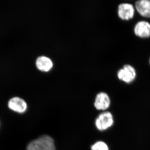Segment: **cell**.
Here are the masks:
<instances>
[{
    "instance_id": "4",
    "label": "cell",
    "mask_w": 150,
    "mask_h": 150,
    "mask_svg": "<svg viewBox=\"0 0 150 150\" xmlns=\"http://www.w3.org/2000/svg\"><path fill=\"white\" fill-rule=\"evenodd\" d=\"M8 106L10 110L20 114L26 112L28 108L26 101L18 96L12 97L8 100Z\"/></svg>"
},
{
    "instance_id": "5",
    "label": "cell",
    "mask_w": 150,
    "mask_h": 150,
    "mask_svg": "<svg viewBox=\"0 0 150 150\" xmlns=\"http://www.w3.org/2000/svg\"><path fill=\"white\" fill-rule=\"evenodd\" d=\"M134 34L141 38L150 37V23L146 21H141L135 24L134 28Z\"/></svg>"
},
{
    "instance_id": "6",
    "label": "cell",
    "mask_w": 150,
    "mask_h": 150,
    "mask_svg": "<svg viewBox=\"0 0 150 150\" xmlns=\"http://www.w3.org/2000/svg\"><path fill=\"white\" fill-rule=\"evenodd\" d=\"M110 97L106 93L103 92L97 95L94 105L97 110H105L110 107Z\"/></svg>"
},
{
    "instance_id": "1",
    "label": "cell",
    "mask_w": 150,
    "mask_h": 150,
    "mask_svg": "<svg viewBox=\"0 0 150 150\" xmlns=\"http://www.w3.org/2000/svg\"><path fill=\"white\" fill-rule=\"evenodd\" d=\"M113 123L114 118L113 115L109 111H105L100 113L95 121L96 129L101 131L110 129L113 126Z\"/></svg>"
},
{
    "instance_id": "10",
    "label": "cell",
    "mask_w": 150,
    "mask_h": 150,
    "mask_svg": "<svg viewBox=\"0 0 150 150\" xmlns=\"http://www.w3.org/2000/svg\"><path fill=\"white\" fill-rule=\"evenodd\" d=\"M91 150H109V148L105 142L98 141L91 146Z\"/></svg>"
},
{
    "instance_id": "11",
    "label": "cell",
    "mask_w": 150,
    "mask_h": 150,
    "mask_svg": "<svg viewBox=\"0 0 150 150\" xmlns=\"http://www.w3.org/2000/svg\"><path fill=\"white\" fill-rule=\"evenodd\" d=\"M27 150H40L36 139L30 142L27 145Z\"/></svg>"
},
{
    "instance_id": "2",
    "label": "cell",
    "mask_w": 150,
    "mask_h": 150,
    "mask_svg": "<svg viewBox=\"0 0 150 150\" xmlns=\"http://www.w3.org/2000/svg\"><path fill=\"white\" fill-rule=\"evenodd\" d=\"M117 77L120 81L126 83H131L137 77L136 69L130 64H125L117 73Z\"/></svg>"
},
{
    "instance_id": "7",
    "label": "cell",
    "mask_w": 150,
    "mask_h": 150,
    "mask_svg": "<svg viewBox=\"0 0 150 150\" xmlns=\"http://www.w3.org/2000/svg\"><path fill=\"white\" fill-rule=\"evenodd\" d=\"M36 140L40 150H56L54 139L50 136L42 135Z\"/></svg>"
},
{
    "instance_id": "3",
    "label": "cell",
    "mask_w": 150,
    "mask_h": 150,
    "mask_svg": "<svg viewBox=\"0 0 150 150\" xmlns=\"http://www.w3.org/2000/svg\"><path fill=\"white\" fill-rule=\"evenodd\" d=\"M135 11V6L132 4L122 3L118 6V15L122 20L128 21L134 18Z\"/></svg>"
},
{
    "instance_id": "12",
    "label": "cell",
    "mask_w": 150,
    "mask_h": 150,
    "mask_svg": "<svg viewBox=\"0 0 150 150\" xmlns=\"http://www.w3.org/2000/svg\"><path fill=\"white\" fill-rule=\"evenodd\" d=\"M149 64H150V60H149Z\"/></svg>"
},
{
    "instance_id": "9",
    "label": "cell",
    "mask_w": 150,
    "mask_h": 150,
    "mask_svg": "<svg viewBox=\"0 0 150 150\" xmlns=\"http://www.w3.org/2000/svg\"><path fill=\"white\" fill-rule=\"evenodd\" d=\"M35 64L37 69L43 71H50L53 66V62L51 59L45 56H40L38 57Z\"/></svg>"
},
{
    "instance_id": "8",
    "label": "cell",
    "mask_w": 150,
    "mask_h": 150,
    "mask_svg": "<svg viewBox=\"0 0 150 150\" xmlns=\"http://www.w3.org/2000/svg\"><path fill=\"white\" fill-rule=\"evenodd\" d=\"M134 6L140 16L146 18H150V0L137 1Z\"/></svg>"
},
{
    "instance_id": "13",
    "label": "cell",
    "mask_w": 150,
    "mask_h": 150,
    "mask_svg": "<svg viewBox=\"0 0 150 150\" xmlns=\"http://www.w3.org/2000/svg\"><path fill=\"white\" fill-rule=\"evenodd\" d=\"M0 127H1V123H0Z\"/></svg>"
}]
</instances>
